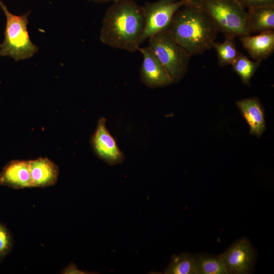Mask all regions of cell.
<instances>
[{
	"mask_svg": "<svg viewBox=\"0 0 274 274\" xmlns=\"http://www.w3.org/2000/svg\"><path fill=\"white\" fill-rule=\"evenodd\" d=\"M144 24L142 8L134 0H117L105 14L99 39L110 47L134 53Z\"/></svg>",
	"mask_w": 274,
	"mask_h": 274,
	"instance_id": "1",
	"label": "cell"
},
{
	"mask_svg": "<svg viewBox=\"0 0 274 274\" xmlns=\"http://www.w3.org/2000/svg\"><path fill=\"white\" fill-rule=\"evenodd\" d=\"M174 15L169 32L191 56L213 48L218 30L201 6L186 5Z\"/></svg>",
	"mask_w": 274,
	"mask_h": 274,
	"instance_id": "2",
	"label": "cell"
},
{
	"mask_svg": "<svg viewBox=\"0 0 274 274\" xmlns=\"http://www.w3.org/2000/svg\"><path fill=\"white\" fill-rule=\"evenodd\" d=\"M0 7L6 17L4 40L0 45V56H9L16 61L31 57L39 49L30 41L27 29L30 11L20 16L11 13L0 0Z\"/></svg>",
	"mask_w": 274,
	"mask_h": 274,
	"instance_id": "3",
	"label": "cell"
},
{
	"mask_svg": "<svg viewBox=\"0 0 274 274\" xmlns=\"http://www.w3.org/2000/svg\"><path fill=\"white\" fill-rule=\"evenodd\" d=\"M201 6L225 38L250 35L247 12L235 0H205Z\"/></svg>",
	"mask_w": 274,
	"mask_h": 274,
	"instance_id": "4",
	"label": "cell"
},
{
	"mask_svg": "<svg viewBox=\"0 0 274 274\" xmlns=\"http://www.w3.org/2000/svg\"><path fill=\"white\" fill-rule=\"evenodd\" d=\"M148 47L164 67L173 83L179 82L184 76L191 56L174 41L168 29L150 37Z\"/></svg>",
	"mask_w": 274,
	"mask_h": 274,
	"instance_id": "5",
	"label": "cell"
},
{
	"mask_svg": "<svg viewBox=\"0 0 274 274\" xmlns=\"http://www.w3.org/2000/svg\"><path fill=\"white\" fill-rule=\"evenodd\" d=\"M186 5L182 0H158L142 7L144 24L140 46L153 35L168 29L175 13Z\"/></svg>",
	"mask_w": 274,
	"mask_h": 274,
	"instance_id": "6",
	"label": "cell"
},
{
	"mask_svg": "<svg viewBox=\"0 0 274 274\" xmlns=\"http://www.w3.org/2000/svg\"><path fill=\"white\" fill-rule=\"evenodd\" d=\"M107 120L100 117L96 129L90 138V143L96 156L110 166L120 164L125 158L116 141L106 126Z\"/></svg>",
	"mask_w": 274,
	"mask_h": 274,
	"instance_id": "7",
	"label": "cell"
},
{
	"mask_svg": "<svg viewBox=\"0 0 274 274\" xmlns=\"http://www.w3.org/2000/svg\"><path fill=\"white\" fill-rule=\"evenodd\" d=\"M227 273L246 274L253 268L255 258L254 249L245 237L238 239L220 255Z\"/></svg>",
	"mask_w": 274,
	"mask_h": 274,
	"instance_id": "8",
	"label": "cell"
},
{
	"mask_svg": "<svg viewBox=\"0 0 274 274\" xmlns=\"http://www.w3.org/2000/svg\"><path fill=\"white\" fill-rule=\"evenodd\" d=\"M143 55L140 68L141 81L151 88L168 86L173 83L168 74L149 47L139 48Z\"/></svg>",
	"mask_w": 274,
	"mask_h": 274,
	"instance_id": "9",
	"label": "cell"
},
{
	"mask_svg": "<svg viewBox=\"0 0 274 274\" xmlns=\"http://www.w3.org/2000/svg\"><path fill=\"white\" fill-rule=\"evenodd\" d=\"M0 185L15 189L32 188L29 160H13L0 173Z\"/></svg>",
	"mask_w": 274,
	"mask_h": 274,
	"instance_id": "10",
	"label": "cell"
},
{
	"mask_svg": "<svg viewBox=\"0 0 274 274\" xmlns=\"http://www.w3.org/2000/svg\"><path fill=\"white\" fill-rule=\"evenodd\" d=\"M239 38L243 47L254 60L261 62L274 51V30L259 33L256 36L247 35Z\"/></svg>",
	"mask_w": 274,
	"mask_h": 274,
	"instance_id": "11",
	"label": "cell"
},
{
	"mask_svg": "<svg viewBox=\"0 0 274 274\" xmlns=\"http://www.w3.org/2000/svg\"><path fill=\"white\" fill-rule=\"evenodd\" d=\"M32 187L45 188L54 185L58 178L57 165L48 157L29 160Z\"/></svg>",
	"mask_w": 274,
	"mask_h": 274,
	"instance_id": "12",
	"label": "cell"
},
{
	"mask_svg": "<svg viewBox=\"0 0 274 274\" xmlns=\"http://www.w3.org/2000/svg\"><path fill=\"white\" fill-rule=\"evenodd\" d=\"M243 117L250 127V133L259 138L266 130L263 108L255 97L239 100L236 102Z\"/></svg>",
	"mask_w": 274,
	"mask_h": 274,
	"instance_id": "13",
	"label": "cell"
},
{
	"mask_svg": "<svg viewBox=\"0 0 274 274\" xmlns=\"http://www.w3.org/2000/svg\"><path fill=\"white\" fill-rule=\"evenodd\" d=\"M247 13L250 35L274 30V5L250 8Z\"/></svg>",
	"mask_w": 274,
	"mask_h": 274,
	"instance_id": "14",
	"label": "cell"
},
{
	"mask_svg": "<svg viewBox=\"0 0 274 274\" xmlns=\"http://www.w3.org/2000/svg\"><path fill=\"white\" fill-rule=\"evenodd\" d=\"M193 257L197 274H228L220 255L197 254Z\"/></svg>",
	"mask_w": 274,
	"mask_h": 274,
	"instance_id": "15",
	"label": "cell"
},
{
	"mask_svg": "<svg viewBox=\"0 0 274 274\" xmlns=\"http://www.w3.org/2000/svg\"><path fill=\"white\" fill-rule=\"evenodd\" d=\"M165 274H197L193 256L189 253L172 255L170 263L164 270Z\"/></svg>",
	"mask_w": 274,
	"mask_h": 274,
	"instance_id": "16",
	"label": "cell"
},
{
	"mask_svg": "<svg viewBox=\"0 0 274 274\" xmlns=\"http://www.w3.org/2000/svg\"><path fill=\"white\" fill-rule=\"evenodd\" d=\"M260 65V62L251 60L239 53L231 66L233 71L239 77L242 83L250 85V81Z\"/></svg>",
	"mask_w": 274,
	"mask_h": 274,
	"instance_id": "17",
	"label": "cell"
},
{
	"mask_svg": "<svg viewBox=\"0 0 274 274\" xmlns=\"http://www.w3.org/2000/svg\"><path fill=\"white\" fill-rule=\"evenodd\" d=\"M213 48L216 51L218 63L222 66L231 65L240 53L231 39L225 38L223 42H215Z\"/></svg>",
	"mask_w": 274,
	"mask_h": 274,
	"instance_id": "18",
	"label": "cell"
},
{
	"mask_svg": "<svg viewBox=\"0 0 274 274\" xmlns=\"http://www.w3.org/2000/svg\"><path fill=\"white\" fill-rule=\"evenodd\" d=\"M12 246V238L10 231L0 222V261L10 252Z\"/></svg>",
	"mask_w": 274,
	"mask_h": 274,
	"instance_id": "19",
	"label": "cell"
},
{
	"mask_svg": "<svg viewBox=\"0 0 274 274\" xmlns=\"http://www.w3.org/2000/svg\"><path fill=\"white\" fill-rule=\"evenodd\" d=\"M235 1L244 9L274 5V0Z\"/></svg>",
	"mask_w": 274,
	"mask_h": 274,
	"instance_id": "20",
	"label": "cell"
},
{
	"mask_svg": "<svg viewBox=\"0 0 274 274\" xmlns=\"http://www.w3.org/2000/svg\"><path fill=\"white\" fill-rule=\"evenodd\" d=\"M63 273L72 274L89 273V272H85V271L79 269L74 263H71L70 265H68L63 271Z\"/></svg>",
	"mask_w": 274,
	"mask_h": 274,
	"instance_id": "21",
	"label": "cell"
},
{
	"mask_svg": "<svg viewBox=\"0 0 274 274\" xmlns=\"http://www.w3.org/2000/svg\"><path fill=\"white\" fill-rule=\"evenodd\" d=\"M186 5L201 6L205 0H182Z\"/></svg>",
	"mask_w": 274,
	"mask_h": 274,
	"instance_id": "22",
	"label": "cell"
},
{
	"mask_svg": "<svg viewBox=\"0 0 274 274\" xmlns=\"http://www.w3.org/2000/svg\"><path fill=\"white\" fill-rule=\"evenodd\" d=\"M93 2H94L95 3H106L108 2L113 1V2L117 1V0H91Z\"/></svg>",
	"mask_w": 274,
	"mask_h": 274,
	"instance_id": "23",
	"label": "cell"
}]
</instances>
